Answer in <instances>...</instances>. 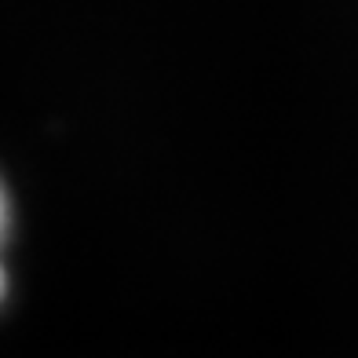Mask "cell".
Returning a JSON list of instances; mask_svg holds the SVG:
<instances>
[{
    "label": "cell",
    "instance_id": "cell-1",
    "mask_svg": "<svg viewBox=\"0 0 358 358\" xmlns=\"http://www.w3.org/2000/svg\"><path fill=\"white\" fill-rule=\"evenodd\" d=\"M4 238H8V194L4 183H0V252H4ZM4 289H8V271H4V256H0V300H4Z\"/></svg>",
    "mask_w": 358,
    "mask_h": 358
}]
</instances>
